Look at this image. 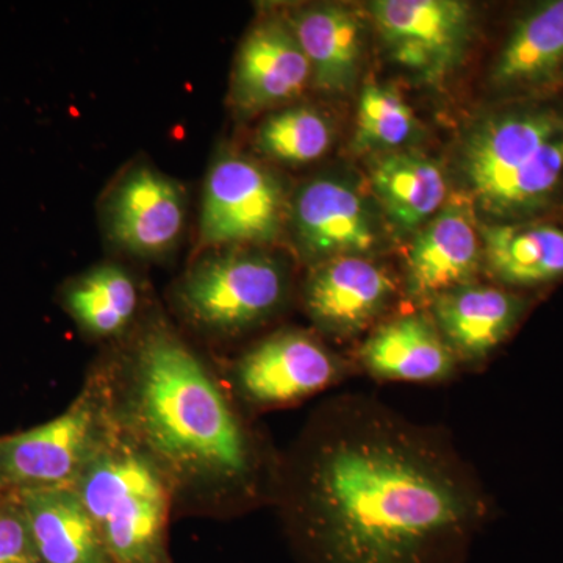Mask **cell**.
Instances as JSON below:
<instances>
[{"label": "cell", "instance_id": "3957f363", "mask_svg": "<svg viewBox=\"0 0 563 563\" xmlns=\"http://www.w3.org/2000/svg\"><path fill=\"white\" fill-rule=\"evenodd\" d=\"M461 172L474 202L501 222L547 209L563 184V114L551 107L496 111L466 132Z\"/></svg>", "mask_w": 563, "mask_h": 563}, {"label": "cell", "instance_id": "5bb4252c", "mask_svg": "<svg viewBox=\"0 0 563 563\" xmlns=\"http://www.w3.org/2000/svg\"><path fill=\"white\" fill-rule=\"evenodd\" d=\"M484 263L472 213L461 203L440 210L415 235L406 263V288L415 301H429L472 284Z\"/></svg>", "mask_w": 563, "mask_h": 563}, {"label": "cell", "instance_id": "d6986e66", "mask_svg": "<svg viewBox=\"0 0 563 563\" xmlns=\"http://www.w3.org/2000/svg\"><path fill=\"white\" fill-rule=\"evenodd\" d=\"M563 69V0L539 3L520 18L504 43L490 81L501 91L547 87Z\"/></svg>", "mask_w": 563, "mask_h": 563}, {"label": "cell", "instance_id": "2e32d148", "mask_svg": "<svg viewBox=\"0 0 563 563\" xmlns=\"http://www.w3.org/2000/svg\"><path fill=\"white\" fill-rule=\"evenodd\" d=\"M312 69V85L328 95H343L361 73V16L340 3H313L288 16Z\"/></svg>", "mask_w": 563, "mask_h": 563}, {"label": "cell", "instance_id": "4fadbf2b", "mask_svg": "<svg viewBox=\"0 0 563 563\" xmlns=\"http://www.w3.org/2000/svg\"><path fill=\"white\" fill-rule=\"evenodd\" d=\"M393 295L395 282L383 266L362 255H346L313 266L303 302L318 328L347 336L379 317Z\"/></svg>", "mask_w": 563, "mask_h": 563}, {"label": "cell", "instance_id": "cb8c5ba5", "mask_svg": "<svg viewBox=\"0 0 563 563\" xmlns=\"http://www.w3.org/2000/svg\"><path fill=\"white\" fill-rule=\"evenodd\" d=\"M409 103L383 85H366L357 103L354 144L358 151L395 152L418 131Z\"/></svg>", "mask_w": 563, "mask_h": 563}, {"label": "cell", "instance_id": "7a4b0ae2", "mask_svg": "<svg viewBox=\"0 0 563 563\" xmlns=\"http://www.w3.org/2000/svg\"><path fill=\"white\" fill-rule=\"evenodd\" d=\"M111 422L172 484L176 501L222 509L250 496L257 451L198 352L162 317L98 369Z\"/></svg>", "mask_w": 563, "mask_h": 563}, {"label": "cell", "instance_id": "7c38bea8", "mask_svg": "<svg viewBox=\"0 0 563 563\" xmlns=\"http://www.w3.org/2000/svg\"><path fill=\"white\" fill-rule=\"evenodd\" d=\"M232 374L247 402L272 407L324 390L339 374V365L313 336L282 331L244 352Z\"/></svg>", "mask_w": 563, "mask_h": 563}, {"label": "cell", "instance_id": "ac0fdd59", "mask_svg": "<svg viewBox=\"0 0 563 563\" xmlns=\"http://www.w3.org/2000/svg\"><path fill=\"white\" fill-rule=\"evenodd\" d=\"M363 365L383 379L435 383L454 369L455 355L424 314H406L380 325L361 350Z\"/></svg>", "mask_w": 563, "mask_h": 563}, {"label": "cell", "instance_id": "44dd1931", "mask_svg": "<svg viewBox=\"0 0 563 563\" xmlns=\"http://www.w3.org/2000/svg\"><path fill=\"white\" fill-rule=\"evenodd\" d=\"M369 177L377 201L401 232L420 231L446 199L442 168L418 152H388L374 163Z\"/></svg>", "mask_w": 563, "mask_h": 563}, {"label": "cell", "instance_id": "8fae6325", "mask_svg": "<svg viewBox=\"0 0 563 563\" xmlns=\"http://www.w3.org/2000/svg\"><path fill=\"white\" fill-rule=\"evenodd\" d=\"M312 85V69L290 21L265 16L255 22L236 52L229 102L240 117L277 110Z\"/></svg>", "mask_w": 563, "mask_h": 563}, {"label": "cell", "instance_id": "7402d4cb", "mask_svg": "<svg viewBox=\"0 0 563 563\" xmlns=\"http://www.w3.org/2000/svg\"><path fill=\"white\" fill-rule=\"evenodd\" d=\"M136 280L118 263H101L69 282L63 306L81 331L92 339H124L140 310Z\"/></svg>", "mask_w": 563, "mask_h": 563}, {"label": "cell", "instance_id": "ba28073f", "mask_svg": "<svg viewBox=\"0 0 563 563\" xmlns=\"http://www.w3.org/2000/svg\"><path fill=\"white\" fill-rule=\"evenodd\" d=\"M369 14L393 62L439 85L462 65L474 32L473 9L459 0H376Z\"/></svg>", "mask_w": 563, "mask_h": 563}, {"label": "cell", "instance_id": "d4e9b609", "mask_svg": "<svg viewBox=\"0 0 563 563\" xmlns=\"http://www.w3.org/2000/svg\"><path fill=\"white\" fill-rule=\"evenodd\" d=\"M0 563H41L16 493L0 499Z\"/></svg>", "mask_w": 563, "mask_h": 563}, {"label": "cell", "instance_id": "9c48e42d", "mask_svg": "<svg viewBox=\"0 0 563 563\" xmlns=\"http://www.w3.org/2000/svg\"><path fill=\"white\" fill-rule=\"evenodd\" d=\"M188 218L187 191L147 162H135L111 181L101 201V222L117 250L161 261L181 242Z\"/></svg>", "mask_w": 563, "mask_h": 563}, {"label": "cell", "instance_id": "52a82bcc", "mask_svg": "<svg viewBox=\"0 0 563 563\" xmlns=\"http://www.w3.org/2000/svg\"><path fill=\"white\" fill-rule=\"evenodd\" d=\"M290 214L279 177L242 152L222 147L203 180L199 244L258 246L276 242Z\"/></svg>", "mask_w": 563, "mask_h": 563}, {"label": "cell", "instance_id": "5b68a950", "mask_svg": "<svg viewBox=\"0 0 563 563\" xmlns=\"http://www.w3.org/2000/svg\"><path fill=\"white\" fill-rule=\"evenodd\" d=\"M287 266L258 246L203 247L174 287L177 310L210 335L262 324L288 295Z\"/></svg>", "mask_w": 563, "mask_h": 563}, {"label": "cell", "instance_id": "484cf974", "mask_svg": "<svg viewBox=\"0 0 563 563\" xmlns=\"http://www.w3.org/2000/svg\"><path fill=\"white\" fill-rule=\"evenodd\" d=\"M7 493H9V492L3 490L2 485H0V499H2V498H3V496H5V495H7Z\"/></svg>", "mask_w": 563, "mask_h": 563}, {"label": "cell", "instance_id": "603a6c76", "mask_svg": "<svg viewBox=\"0 0 563 563\" xmlns=\"http://www.w3.org/2000/svg\"><path fill=\"white\" fill-rule=\"evenodd\" d=\"M332 121L306 103L269 111L254 133V150L266 161L301 166L320 161L331 150Z\"/></svg>", "mask_w": 563, "mask_h": 563}, {"label": "cell", "instance_id": "30bf717a", "mask_svg": "<svg viewBox=\"0 0 563 563\" xmlns=\"http://www.w3.org/2000/svg\"><path fill=\"white\" fill-rule=\"evenodd\" d=\"M288 224L303 261L318 263L365 255L380 240L379 222L350 181L322 176L303 184L290 201Z\"/></svg>", "mask_w": 563, "mask_h": 563}, {"label": "cell", "instance_id": "277c9868", "mask_svg": "<svg viewBox=\"0 0 563 563\" xmlns=\"http://www.w3.org/2000/svg\"><path fill=\"white\" fill-rule=\"evenodd\" d=\"M114 563H172V484L150 455L113 426L73 484Z\"/></svg>", "mask_w": 563, "mask_h": 563}, {"label": "cell", "instance_id": "6da1fadb", "mask_svg": "<svg viewBox=\"0 0 563 563\" xmlns=\"http://www.w3.org/2000/svg\"><path fill=\"white\" fill-rule=\"evenodd\" d=\"M285 512L310 563H457L485 514L461 463L376 407H333L303 437Z\"/></svg>", "mask_w": 563, "mask_h": 563}, {"label": "cell", "instance_id": "8992f818", "mask_svg": "<svg viewBox=\"0 0 563 563\" xmlns=\"http://www.w3.org/2000/svg\"><path fill=\"white\" fill-rule=\"evenodd\" d=\"M111 431L106 390L96 372L57 418L0 439V485L11 493L73 487Z\"/></svg>", "mask_w": 563, "mask_h": 563}, {"label": "cell", "instance_id": "9a60e30c", "mask_svg": "<svg viewBox=\"0 0 563 563\" xmlns=\"http://www.w3.org/2000/svg\"><path fill=\"white\" fill-rule=\"evenodd\" d=\"M444 342L466 361H481L507 339L523 317V298L501 288L466 284L431 301Z\"/></svg>", "mask_w": 563, "mask_h": 563}, {"label": "cell", "instance_id": "e0dca14e", "mask_svg": "<svg viewBox=\"0 0 563 563\" xmlns=\"http://www.w3.org/2000/svg\"><path fill=\"white\" fill-rule=\"evenodd\" d=\"M41 563H114L73 487L16 493Z\"/></svg>", "mask_w": 563, "mask_h": 563}, {"label": "cell", "instance_id": "ffe728a7", "mask_svg": "<svg viewBox=\"0 0 563 563\" xmlns=\"http://www.w3.org/2000/svg\"><path fill=\"white\" fill-rule=\"evenodd\" d=\"M485 266L509 287L532 288L563 277V228L492 222L479 228Z\"/></svg>", "mask_w": 563, "mask_h": 563}]
</instances>
